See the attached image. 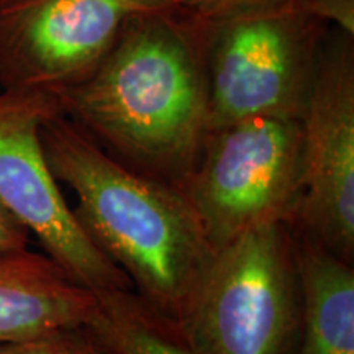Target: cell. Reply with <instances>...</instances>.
Instances as JSON below:
<instances>
[{
	"label": "cell",
	"instance_id": "cell-1",
	"mask_svg": "<svg viewBox=\"0 0 354 354\" xmlns=\"http://www.w3.org/2000/svg\"><path fill=\"white\" fill-rule=\"evenodd\" d=\"M57 97L110 156L180 187L209 131L198 25L172 8L135 17L99 68Z\"/></svg>",
	"mask_w": 354,
	"mask_h": 354
},
{
	"label": "cell",
	"instance_id": "cell-2",
	"mask_svg": "<svg viewBox=\"0 0 354 354\" xmlns=\"http://www.w3.org/2000/svg\"><path fill=\"white\" fill-rule=\"evenodd\" d=\"M41 143L53 176L76 194L73 214L91 241L177 325L216 253L183 190L122 165L64 113L44 123Z\"/></svg>",
	"mask_w": 354,
	"mask_h": 354
},
{
	"label": "cell",
	"instance_id": "cell-3",
	"mask_svg": "<svg viewBox=\"0 0 354 354\" xmlns=\"http://www.w3.org/2000/svg\"><path fill=\"white\" fill-rule=\"evenodd\" d=\"M177 328L197 354H295L302 290L292 223L253 228L216 250Z\"/></svg>",
	"mask_w": 354,
	"mask_h": 354
},
{
	"label": "cell",
	"instance_id": "cell-4",
	"mask_svg": "<svg viewBox=\"0 0 354 354\" xmlns=\"http://www.w3.org/2000/svg\"><path fill=\"white\" fill-rule=\"evenodd\" d=\"M196 24L209 131L254 117H302L328 25L289 0Z\"/></svg>",
	"mask_w": 354,
	"mask_h": 354
},
{
	"label": "cell",
	"instance_id": "cell-5",
	"mask_svg": "<svg viewBox=\"0 0 354 354\" xmlns=\"http://www.w3.org/2000/svg\"><path fill=\"white\" fill-rule=\"evenodd\" d=\"M179 189L215 251L253 228L292 223L304 192L300 118L254 117L207 131Z\"/></svg>",
	"mask_w": 354,
	"mask_h": 354
},
{
	"label": "cell",
	"instance_id": "cell-6",
	"mask_svg": "<svg viewBox=\"0 0 354 354\" xmlns=\"http://www.w3.org/2000/svg\"><path fill=\"white\" fill-rule=\"evenodd\" d=\"M64 113L55 92H0V203L43 253L97 295L133 290L130 279L84 232L48 166L41 128Z\"/></svg>",
	"mask_w": 354,
	"mask_h": 354
},
{
	"label": "cell",
	"instance_id": "cell-7",
	"mask_svg": "<svg viewBox=\"0 0 354 354\" xmlns=\"http://www.w3.org/2000/svg\"><path fill=\"white\" fill-rule=\"evenodd\" d=\"M169 0H8L0 6V87L57 92L86 81L128 21Z\"/></svg>",
	"mask_w": 354,
	"mask_h": 354
},
{
	"label": "cell",
	"instance_id": "cell-8",
	"mask_svg": "<svg viewBox=\"0 0 354 354\" xmlns=\"http://www.w3.org/2000/svg\"><path fill=\"white\" fill-rule=\"evenodd\" d=\"M354 37L326 35L300 117L304 192L292 228L354 259Z\"/></svg>",
	"mask_w": 354,
	"mask_h": 354
},
{
	"label": "cell",
	"instance_id": "cell-9",
	"mask_svg": "<svg viewBox=\"0 0 354 354\" xmlns=\"http://www.w3.org/2000/svg\"><path fill=\"white\" fill-rule=\"evenodd\" d=\"M97 310L99 295L50 256L28 248L0 253V343L88 325Z\"/></svg>",
	"mask_w": 354,
	"mask_h": 354
},
{
	"label": "cell",
	"instance_id": "cell-10",
	"mask_svg": "<svg viewBox=\"0 0 354 354\" xmlns=\"http://www.w3.org/2000/svg\"><path fill=\"white\" fill-rule=\"evenodd\" d=\"M295 234L302 328L295 354H354V268Z\"/></svg>",
	"mask_w": 354,
	"mask_h": 354
},
{
	"label": "cell",
	"instance_id": "cell-11",
	"mask_svg": "<svg viewBox=\"0 0 354 354\" xmlns=\"http://www.w3.org/2000/svg\"><path fill=\"white\" fill-rule=\"evenodd\" d=\"M87 326L110 354H197L176 323L133 290L99 295V310Z\"/></svg>",
	"mask_w": 354,
	"mask_h": 354
},
{
	"label": "cell",
	"instance_id": "cell-12",
	"mask_svg": "<svg viewBox=\"0 0 354 354\" xmlns=\"http://www.w3.org/2000/svg\"><path fill=\"white\" fill-rule=\"evenodd\" d=\"M0 354H110L87 325L71 326L21 342L0 343Z\"/></svg>",
	"mask_w": 354,
	"mask_h": 354
},
{
	"label": "cell",
	"instance_id": "cell-13",
	"mask_svg": "<svg viewBox=\"0 0 354 354\" xmlns=\"http://www.w3.org/2000/svg\"><path fill=\"white\" fill-rule=\"evenodd\" d=\"M169 2L172 10L180 13L185 19L205 24L282 0H169Z\"/></svg>",
	"mask_w": 354,
	"mask_h": 354
},
{
	"label": "cell",
	"instance_id": "cell-14",
	"mask_svg": "<svg viewBox=\"0 0 354 354\" xmlns=\"http://www.w3.org/2000/svg\"><path fill=\"white\" fill-rule=\"evenodd\" d=\"M300 12L354 37V0H289Z\"/></svg>",
	"mask_w": 354,
	"mask_h": 354
},
{
	"label": "cell",
	"instance_id": "cell-15",
	"mask_svg": "<svg viewBox=\"0 0 354 354\" xmlns=\"http://www.w3.org/2000/svg\"><path fill=\"white\" fill-rule=\"evenodd\" d=\"M30 238L28 230L0 203V253L26 250Z\"/></svg>",
	"mask_w": 354,
	"mask_h": 354
},
{
	"label": "cell",
	"instance_id": "cell-16",
	"mask_svg": "<svg viewBox=\"0 0 354 354\" xmlns=\"http://www.w3.org/2000/svg\"><path fill=\"white\" fill-rule=\"evenodd\" d=\"M6 2H8V0H0V6H2V3H6Z\"/></svg>",
	"mask_w": 354,
	"mask_h": 354
}]
</instances>
